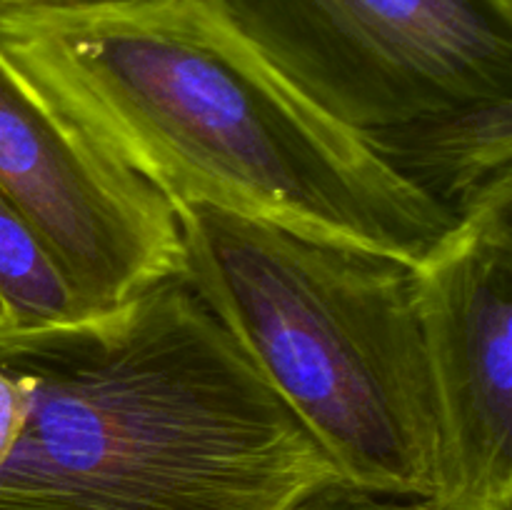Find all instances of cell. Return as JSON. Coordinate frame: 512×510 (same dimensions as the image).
<instances>
[{"mask_svg":"<svg viewBox=\"0 0 512 510\" xmlns=\"http://www.w3.org/2000/svg\"><path fill=\"white\" fill-rule=\"evenodd\" d=\"M0 53L173 205L415 265L458 220L265 63L210 0L0 5Z\"/></svg>","mask_w":512,"mask_h":510,"instance_id":"cell-1","label":"cell"},{"mask_svg":"<svg viewBox=\"0 0 512 510\" xmlns=\"http://www.w3.org/2000/svg\"><path fill=\"white\" fill-rule=\"evenodd\" d=\"M28 388L0 510H290L343 478L183 278L50 328L0 325Z\"/></svg>","mask_w":512,"mask_h":510,"instance_id":"cell-2","label":"cell"},{"mask_svg":"<svg viewBox=\"0 0 512 510\" xmlns=\"http://www.w3.org/2000/svg\"><path fill=\"white\" fill-rule=\"evenodd\" d=\"M183 275L350 483L435 495L440 420L413 265L200 203Z\"/></svg>","mask_w":512,"mask_h":510,"instance_id":"cell-3","label":"cell"},{"mask_svg":"<svg viewBox=\"0 0 512 510\" xmlns=\"http://www.w3.org/2000/svg\"><path fill=\"white\" fill-rule=\"evenodd\" d=\"M345 128L512 100V0H210Z\"/></svg>","mask_w":512,"mask_h":510,"instance_id":"cell-4","label":"cell"},{"mask_svg":"<svg viewBox=\"0 0 512 510\" xmlns=\"http://www.w3.org/2000/svg\"><path fill=\"white\" fill-rule=\"evenodd\" d=\"M0 190L33 223L90 313L183 275L168 200L105 153L0 53Z\"/></svg>","mask_w":512,"mask_h":510,"instance_id":"cell-5","label":"cell"},{"mask_svg":"<svg viewBox=\"0 0 512 510\" xmlns=\"http://www.w3.org/2000/svg\"><path fill=\"white\" fill-rule=\"evenodd\" d=\"M440 420L438 490L458 510H512V185L413 265Z\"/></svg>","mask_w":512,"mask_h":510,"instance_id":"cell-6","label":"cell"},{"mask_svg":"<svg viewBox=\"0 0 512 510\" xmlns=\"http://www.w3.org/2000/svg\"><path fill=\"white\" fill-rule=\"evenodd\" d=\"M360 135L398 178L455 220L512 185V100L468 105Z\"/></svg>","mask_w":512,"mask_h":510,"instance_id":"cell-7","label":"cell"},{"mask_svg":"<svg viewBox=\"0 0 512 510\" xmlns=\"http://www.w3.org/2000/svg\"><path fill=\"white\" fill-rule=\"evenodd\" d=\"M88 315L38 230L0 190V325L50 328Z\"/></svg>","mask_w":512,"mask_h":510,"instance_id":"cell-8","label":"cell"},{"mask_svg":"<svg viewBox=\"0 0 512 510\" xmlns=\"http://www.w3.org/2000/svg\"><path fill=\"white\" fill-rule=\"evenodd\" d=\"M290 510H458L440 503L433 495L390 493V490L365 488L345 478L328 480L310 490Z\"/></svg>","mask_w":512,"mask_h":510,"instance_id":"cell-9","label":"cell"},{"mask_svg":"<svg viewBox=\"0 0 512 510\" xmlns=\"http://www.w3.org/2000/svg\"><path fill=\"white\" fill-rule=\"evenodd\" d=\"M25 408H28L25 380L0 363V463L13 448L15 438L23 428Z\"/></svg>","mask_w":512,"mask_h":510,"instance_id":"cell-10","label":"cell"},{"mask_svg":"<svg viewBox=\"0 0 512 510\" xmlns=\"http://www.w3.org/2000/svg\"><path fill=\"white\" fill-rule=\"evenodd\" d=\"M138 3H150V0H0V5H18V8H33V10H63V13L125 8V5H138Z\"/></svg>","mask_w":512,"mask_h":510,"instance_id":"cell-11","label":"cell"}]
</instances>
